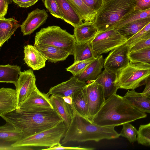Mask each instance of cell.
Returning a JSON list of instances; mask_svg holds the SVG:
<instances>
[{"mask_svg":"<svg viewBox=\"0 0 150 150\" xmlns=\"http://www.w3.org/2000/svg\"><path fill=\"white\" fill-rule=\"evenodd\" d=\"M115 127H104L93 123L91 120L76 112L62 140L61 144L73 142H98L103 139H113L120 136Z\"/></svg>","mask_w":150,"mask_h":150,"instance_id":"obj_3","label":"cell"},{"mask_svg":"<svg viewBox=\"0 0 150 150\" xmlns=\"http://www.w3.org/2000/svg\"><path fill=\"white\" fill-rule=\"evenodd\" d=\"M61 145V144L51 147L43 149L42 150H92L94 149L93 148L83 147L81 146L76 147L64 146Z\"/></svg>","mask_w":150,"mask_h":150,"instance_id":"obj_41","label":"cell"},{"mask_svg":"<svg viewBox=\"0 0 150 150\" xmlns=\"http://www.w3.org/2000/svg\"><path fill=\"white\" fill-rule=\"evenodd\" d=\"M21 25L14 18H0V47L10 39Z\"/></svg>","mask_w":150,"mask_h":150,"instance_id":"obj_25","label":"cell"},{"mask_svg":"<svg viewBox=\"0 0 150 150\" xmlns=\"http://www.w3.org/2000/svg\"><path fill=\"white\" fill-rule=\"evenodd\" d=\"M150 18V9L141 11H135L126 16L114 27L116 29L134 21Z\"/></svg>","mask_w":150,"mask_h":150,"instance_id":"obj_31","label":"cell"},{"mask_svg":"<svg viewBox=\"0 0 150 150\" xmlns=\"http://www.w3.org/2000/svg\"><path fill=\"white\" fill-rule=\"evenodd\" d=\"M150 46V32L130 47V52L138 50Z\"/></svg>","mask_w":150,"mask_h":150,"instance_id":"obj_38","label":"cell"},{"mask_svg":"<svg viewBox=\"0 0 150 150\" xmlns=\"http://www.w3.org/2000/svg\"><path fill=\"white\" fill-rule=\"evenodd\" d=\"M136 5L134 10L141 11L150 9V0H135Z\"/></svg>","mask_w":150,"mask_h":150,"instance_id":"obj_40","label":"cell"},{"mask_svg":"<svg viewBox=\"0 0 150 150\" xmlns=\"http://www.w3.org/2000/svg\"><path fill=\"white\" fill-rule=\"evenodd\" d=\"M86 84L85 82L73 76L69 80L51 87L47 93L49 96L52 95L62 98L66 96L72 97L75 93L83 89Z\"/></svg>","mask_w":150,"mask_h":150,"instance_id":"obj_13","label":"cell"},{"mask_svg":"<svg viewBox=\"0 0 150 150\" xmlns=\"http://www.w3.org/2000/svg\"><path fill=\"white\" fill-rule=\"evenodd\" d=\"M137 141L139 144L150 147V122L140 125L137 136Z\"/></svg>","mask_w":150,"mask_h":150,"instance_id":"obj_33","label":"cell"},{"mask_svg":"<svg viewBox=\"0 0 150 150\" xmlns=\"http://www.w3.org/2000/svg\"><path fill=\"white\" fill-rule=\"evenodd\" d=\"M120 133V136L127 138L131 143L137 141L138 130L129 123L124 124Z\"/></svg>","mask_w":150,"mask_h":150,"instance_id":"obj_34","label":"cell"},{"mask_svg":"<svg viewBox=\"0 0 150 150\" xmlns=\"http://www.w3.org/2000/svg\"><path fill=\"white\" fill-rule=\"evenodd\" d=\"M36 80L32 69L30 68L20 73L16 87L18 93L17 109L37 87Z\"/></svg>","mask_w":150,"mask_h":150,"instance_id":"obj_12","label":"cell"},{"mask_svg":"<svg viewBox=\"0 0 150 150\" xmlns=\"http://www.w3.org/2000/svg\"><path fill=\"white\" fill-rule=\"evenodd\" d=\"M84 23H94L97 13L89 7L82 0H67Z\"/></svg>","mask_w":150,"mask_h":150,"instance_id":"obj_28","label":"cell"},{"mask_svg":"<svg viewBox=\"0 0 150 150\" xmlns=\"http://www.w3.org/2000/svg\"><path fill=\"white\" fill-rule=\"evenodd\" d=\"M8 5L5 0H0V18L5 17L7 13Z\"/></svg>","mask_w":150,"mask_h":150,"instance_id":"obj_43","label":"cell"},{"mask_svg":"<svg viewBox=\"0 0 150 150\" xmlns=\"http://www.w3.org/2000/svg\"><path fill=\"white\" fill-rule=\"evenodd\" d=\"M130 61L140 62L150 65V46L130 52Z\"/></svg>","mask_w":150,"mask_h":150,"instance_id":"obj_32","label":"cell"},{"mask_svg":"<svg viewBox=\"0 0 150 150\" xmlns=\"http://www.w3.org/2000/svg\"><path fill=\"white\" fill-rule=\"evenodd\" d=\"M98 32L94 23L86 22L74 27L73 35L78 42H90Z\"/></svg>","mask_w":150,"mask_h":150,"instance_id":"obj_21","label":"cell"},{"mask_svg":"<svg viewBox=\"0 0 150 150\" xmlns=\"http://www.w3.org/2000/svg\"><path fill=\"white\" fill-rule=\"evenodd\" d=\"M147 115L136 108L124 98L115 93L107 99L91 121L104 127H116L146 117Z\"/></svg>","mask_w":150,"mask_h":150,"instance_id":"obj_1","label":"cell"},{"mask_svg":"<svg viewBox=\"0 0 150 150\" xmlns=\"http://www.w3.org/2000/svg\"><path fill=\"white\" fill-rule=\"evenodd\" d=\"M123 97L133 107L142 112L150 114V96L143 95L133 89L128 90Z\"/></svg>","mask_w":150,"mask_h":150,"instance_id":"obj_19","label":"cell"},{"mask_svg":"<svg viewBox=\"0 0 150 150\" xmlns=\"http://www.w3.org/2000/svg\"><path fill=\"white\" fill-rule=\"evenodd\" d=\"M130 49L125 43L111 51L105 59V69L117 73L129 63Z\"/></svg>","mask_w":150,"mask_h":150,"instance_id":"obj_9","label":"cell"},{"mask_svg":"<svg viewBox=\"0 0 150 150\" xmlns=\"http://www.w3.org/2000/svg\"><path fill=\"white\" fill-rule=\"evenodd\" d=\"M117 73L104 69L95 80L89 81L98 83L102 86L106 100L113 94L117 93V90L119 88L117 84Z\"/></svg>","mask_w":150,"mask_h":150,"instance_id":"obj_15","label":"cell"},{"mask_svg":"<svg viewBox=\"0 0 150 150\" xmlns=\"http://www.w3.org/2000/svg\"><path fill=\"white\" fill-rule=\"evenodd\" d=\"M49 97L47 93L41 92L37 87L16 110L21 112L53 109Z\"/></svg>","mask_w":150,"mask_h":150,"instance_id":"obj_11","label":"cell"},{"mask_svg":"<svg viewBox=\"0 0 150 150\" xmlns=\"http://www.w3.org/2000/svg\"><path fill=\"white\" fill-rule=\"evenodd\" d=\"M150 32V22L140 31L135 35L128 39L126 44L130 48L143 37Z\"/></svg>","mask_w":150,"mask_h":150,"instance_id":"obj_37","label":"cell"},{"mask_svg":"<svg viewBox=\"0 0 150 150\" xmlns=\"http://www.w3.org/2000/svg\"><path fill=\"white\" fill-rule=\"evenodd\" d=\"M0 116L21 130L23 138L49 129L63 121L54 109L21 112L16 110Z\"/></svg>","mask_w":150,"mask_h":150,"instance_id":"obj_2","label":"cell"},{"mask_svg":"<svg viewBox=\"0 0 150 150\" xmlns=\"http://www.w3.org/2000/svg\"><path fill=\"white\" fill-rule=\"evenodd\" d=\"M43 1L46 8L52 16L63 20L56 0H43Z\"/></svg>","mask_w":150,"mask_h":150,"instance_id":"obj_36","label":"cell"},{"mask_svg":"<svg viewBox=\"0 0 150 150\" xmlns=\"http://www.w3.org/2000/svg\"><path fill=\"white\" fill-rule=\"evenodd\" d=\"M38 0H13L18 6L27 8L34 5Z\"/></svg>","mask_w":150,"mask_h":150,"instance_id":"obj_42","label":"cell"},{"mask_svg":"<svg viewBox=\"0 0 150 150\" xmlns=\"http://www.w3.org/2000/svg\"><path fill=\"white\" fill-rule=\"evenodd\" d=\"M63 20L74 27L83 23L79 15L67 0H56Z\"/></svg>","mask_w":150,"mask_h":150,"instance_id":"obj_22","label":"cell"},{"mask_svg":"<svg viewBox=\"0 0 150 150\" xmlns=\"http://www.w3.org/2000/svg\"><path fill=\"white\" fill-rule=\"evenodd\" d=\"M48 17L44 9L37 8L28 14L25 20L20 25L23 35H30L44 23Z\"/></svg>","mask_w":150,"mask_h":150,"instance_id":"obj_14","label":"cell"},{"mask_svg":"<svg viewBox=\"0 0 150 150\" xmlns=\"http://www.w3.org/2000/svg\"><path fill=\"white\" fill-rule=\"evenodd\" d=\"M64 101L67 103L73 105V101L72 98L70 96H64L62 98Z\"/></svg>","mask_w":150,"mask_h":150,"instance_id":"obj_45","label":"cell"},{"mask_svg":"<svg viewBox=\"0 0 150 150\" xmlns=\"http://www.w3.org/2000/svg\"><path fill=\"white\" fill-rule=\"evenodd\" d=\"M21 67L16 65L7 64L0 66V82L12 83L16 87L19 75L21 72Z\"/></svg>","mask_w":150,"mask_h":150,"instance_id":"obj_26","label":"cell"},{"mask_svg":"<svg viewBox=\"0 0 150 150\" xmlns=\"http://www.w3.org/2000/svg\"><path fill=\"white\" fill-rule=\"evenodd\" d=\"M127 39L115 28L98 32L90 42L92 49L96 55L106 53L125 43Z\"/></svg>","mask_w":150,"mask_h":150,"instance_id":"obj_8","label":"cell"},{"mask_svg":"<svg viewBox=\"0 0 150 150\" xmlns=\"http://www.w3.org/2000/svg\"><path fill=\"white\" fill-rule=\"evenodd\" d=\"M145 87L142 94L144 96H150V75L146 79L145 81Z\"/></svg>","mask_w":150,"mask_h":150,"instance_id":"obj_44","label":"cell"},{"mask_svg":"<svg viewBox=\"0 0 150 150\" xmlns=\"http://www.w3.org/2000/svg\"><path fill=\"white\" fill-rule=\"evenodd\" d=\"M136 5L135 0H103L94 24L98 32L113 28L134 11Z\"/></svg>","mask_w":150,"mask_h":150,"instance_id":"obj_4","label":"cell"},{"mask_svg":"<svg viewBox=\"0 0 150 150\" xmlns=\"http://www.w3.org/2000/svg\"><path fill=\"white\" fill-rule=\"evenodd\" d=\"M96 58L74 63L66 69V70L71 73L73 76H76L81 74Z\"/></svg>","mask_w":150,"mask_h":150,"instance_id":"obj_35","label":"cell"},{"mask_svg":"<svg viewBox=\"0 0 150 150\" xmlns=\"http://www.w3.org/2000/svg\"><path fill=\"white\" fill-rule=\"evenodd\" d=\"M49 98L53 109L62 118L67 129L76 112L73 105L67 103L60 97L51 95Z\"/></svg>","mask_w":150,"mask_h":150,"instance_id":"obj_16","label":"cell"},{"mask_svg":"<svg viewBox=\"0 0 150 150\" xmlns=\"http://www.w3.org/2000/svg\"><path fill=\"white\" fill-rule=\"evenodd\" d=\"M150 75V65L130 61L127 65L117 73L116 83L119 88L134 90L145 85Z\"/></svg>","mask_w":150,"mask_h":150,"instance_id":"obj_7","label":"cell"},{"mask_svg":"<svg viewBox=\"0 0 150 150\" xmlns=\"http://www.w3.org/2000/svg\"><path fill=\"white\" fill-rule=\"evenodd\" d=\"M35 46L47 60L51 62L55 63L64 60L70 55L67 51L52 45H38Z\"/></svg>","mask_w":150,"mask_h":150,"instance_id":"obj_23","label":"cell"},{"mask_svg":"<svg viewBox=\"0 0 150 150\" xmlns=\"http://www.w3.org/2000/svg\"><path fill=\"white\" fill-rule=\"evenodd\" d=\"M18 93L16 89L2 87L0 89V116L18 108Z\"/></svg>","mask_w":150,"mask_h":150,"instance_id":"obj_17","label":"cell"},{"mask_svg":"<svg viewBox=\"0 0 150 150\" xmlns=\"http://www.w3.org/2000/svg\"><path fill=\"white\" fill-rule=\"evenodd\" d=\"M6 3L9 4L12 3L13 0H5Z\"/></svg>","mask_w":150,"mask_h":150,"instance_id":"obj_46","label":"cell"},{"mask_svg":"<svg viewBox=\"0 0 150 150\" xmlns=\"http://www.w3.org/2000/svg\"><path fill=\"white\" fill-rule=\"evenodd\" d=\"M73 55L74 57V63L95 58L98 56L93 51L90 42L75 43Z\"/></svg>","mask_w":150,"mask_h":150,"instance_id":"obj_27","label":"cell"},{"mask_svg":"<svg viewBox=\"0 0 150 150\" xmlns=\"http://www.w3.org/2000/svg\"><path fill=\"white\" fill-rule=\"evenodd\" d=\"M76 40L74 35L57 25L41 28L36 33L34 45H45L55 46L73 54Z\"/></svg>","mask_w":150,"mask_h":150,"instance_id":"obj_5","label":"cell"},{"mask_svg":"<svg viewBox=\"0 0 150 150\" xmlns=\"http://www.w3.org/2000/svg\"><path fill=\"white\" fill-rule=\"evenodd\" d=\"M150 22V18L138 20L117 29L127 40L140 31Z\"/></svg>","mask_w":150,"mask_h":150,"instance_id":"obj_29","label":"cell"},{"mask_svg":"<svg viewBox=\"0 0 150 150\" xmlns=\"http://www.w3.org/2000/svg\"><path fill=\"white\" fill-rule=\"evenodd\" d=\"M24 49L23 59L28 67L34 70H38L45 67L47 59L35 46L28 45L25 46Z\"/></svg>","mask_w":150,"mask_h":150,"instance_id":"obj_18","label":"cell"},{"mask_svg":"<svg viewBox=\"0 0 150 150\" xmlns=\"http://www.w3.org/2000/svg\"><path fill=\"white\" fill-rule=\"evenodd\" d=\"M88 108L89 119L92 120L99 111L105 100L102 86L88 81L85 87Z\"/></svg>","mask_w":150,"mask_h":150,"instance_id":"obj_10","label":"cell"},{"mask_svg":"<svg viewBox=\"0 0 150 150\" xmlns=\"http://www.w3.org/2000/svg\"><path fill=\"white\" fill-rule=\"evenodd\" d=\"M72 98L73 105L76 112L81 115L89 119L85 87L74 94Z\"/></svg>","mask_w":150,"mask_h":150,"instance_id":"obj_30","label":"cell"},{"mask_svg":"<svg viewBox=\"0 0 150 150\" xmlns=\"http://www.w3.org/2000/svg\"><path fill=\"white\" fill-rule=\"evenodd\" d=\"M104 61L103 55L98 56L81 74L76 77L79 80L85 82L95 80L102 73Z\"/></svg>","mask_w":150,"mask_h":150,"instance_id":"obj_20","label":"cell"},{"mask_svg":"<svg viewBox=\"0 0 150 150\" xmlns=\"http://www.w3.org/2000/svg\"><path fill=\"white\" fill-rule=\"evenodd\" d=\"M23 137L21 130L8 122L0 127V143L10 145Z\"/></svg>","mask_w":150,"mask_h":150,"instance_id":"obj_24","label":"cell"},{"mask_svg":"<svg viewBox=\"0 0 150 150\" xmlns=\"http://www.w3.org/2000/svg\"><path fill=\"white\" fill-rule=\"evenodd\" d=\"M67 130L62 121L54 126L30 136L24 137L10 146L12 147L50 148L61 144Z\"/></svg>","mask_w":150,"mask_h":150,"instance_id":"obj_6","label":"cell"},{"mask_svg":"<svg viewBox=\"0 0 150 150\" xmlns=\"http://www.w3.org/2000/svg\"><path fill=\"white\" fill-rule=\"evenodd\" d=\"M90 8L96 13L100 8L103 0H82Z\"/></svg>","mask_w":150,"mask_h":150,"instance_id":"obj_39","label":"cell"}]
</instances>
